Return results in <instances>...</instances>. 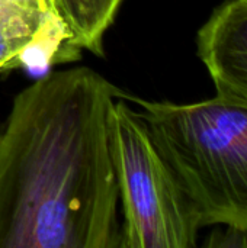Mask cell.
I'll list each match as a JSON object with an SVG mask.
<instances>
[{"label":"cell","mask_w":247,"mask_h":248,"mask_svg":"<svg viewBox=\"0 0 247 248\" xmlns=\"http://www.w3.org/2000/svg\"><path fill=\"white\" fill-rule=\"evenodd\" d=\"M89 67L39 77L0 126V248H121L111 109Z\"/></svg>","instance_id":"cell-1"},{"label":"cell","mask_w":247,"mask_h":248,"mask_svg":"<svg viewBox=\"0 0 247 248\" xmlns=\"http://www.w3.org/2000/svg\"><path fill=\"white\" fill-rule=\"evenodd\" d=\"M134 100L201 225L247 234V105L221 96L189 105Z\"/></svg>","instance_id":"cell-2"},{"label":"cell","mask_w":247,"mask_h":248,"mask_svg":"<svg viewBox=\"0 0 247 248\" xmlns=\"http://www.w3.org/2000/svg\"><path fill=\"white\" fill-rule=\"evenodd\" d=\"M111 144L124 214L121 248H192L202 227L157 150L141 113L122 96L111 109Z\"/></svg>","instance_id":"cell-3"},{"label":"cell","mask_w":247,"mask_h":248,"mask_svg":"<svg viewBox=\"0 0 247 248\" xmlns=\"http://www.w3.org/2000/svg\"><path fill=\"white\" fill-rule=\"evenodd\" d=\"M79 57L49 0H0V74L35 58L45 67Z\"/></svg>","instance_id":"cell-4"},{"label":"cell","mask_w":247,"mask_h":248,"mask_svg":"<svg viewBox=\"0 0 247 248\" xmlns=\"http://www.w3.org/2000/svg\"><path fill=\"white\" fill-rule=\"evenodd\" d=\"M217 96L247 105V0H224L197 35Z\"/></svg>","instance_id":"cell-5"},{"label":"cell","mask_w":247,"mask_h":248,"mask_svg":"<svg viewBox=\"0 0 247 248\" xmlns=\"http://www.w3.org/2000/svg\"><path fill=\"white\" fill-rule=\"evenodd\" d=\"M68 42L79 51L103 54V36L122 0H49Z\"/></svg>","instance_id":"cell-6"}]
</instances>
